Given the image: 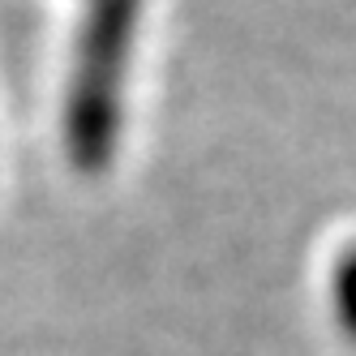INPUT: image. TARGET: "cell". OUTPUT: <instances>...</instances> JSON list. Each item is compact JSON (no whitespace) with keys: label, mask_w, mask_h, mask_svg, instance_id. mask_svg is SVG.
<instances>
[{"label":"cell","mask_w":356,"mask_h":356,"mask_svg":"<svg viewBox=\"0 0 356 356\" xmlns=\"http://www.w3.org/2000/svg\"><path fill=\"white\" fill-rule=\"evenodd\" d=\"M142 0H90L65 95V142L78 168H104L120 138L124 78Z\"/></svg>","instance_id":"obj_1"}]
</instances>
